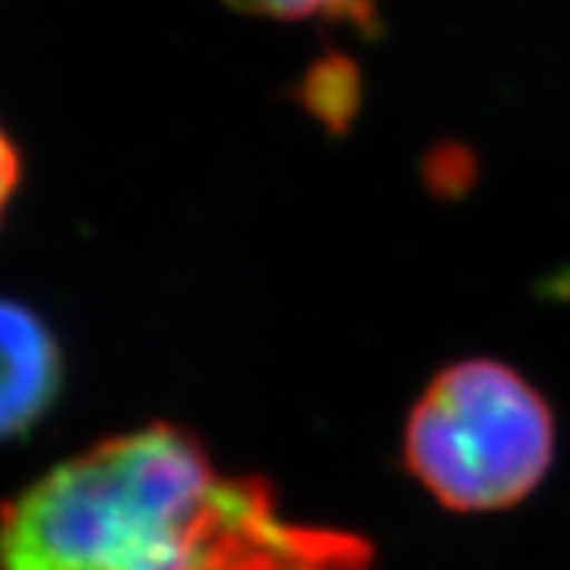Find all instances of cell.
<instances>
[{
    "label": "cell",
    "instance_id": "1",
    "mask_svg": "<svg viewBox=\"0 0 570 570\" xmlns=\"http://www.w3.org/2000/svg\"><path fill=\"white\" fill-rule=\"evenodd\" d=\"M343 532L298 527L175 425L51 466L0 504V570H367Z\"/></svg>",
    "mask_w": 570,
    "mask_h": 570
},
{
    "label": "cell",
    "instance_id": "2",
    "mask_svg": "<svg viewBox=\"0 0 570 570\" xmlns=\"http://www.w3.org/2000/svg\"><path fill=\"white\" fill-rule=\"evenodd\" d=\"M554 422L546 400L501 362L444 367L406 425V463L444 508L504 510L551 466Z\"/></svg>",
    "mask_w": 570,
    "mask_h": 570
},
{
    "label": "cell",
    "instance_id": "3",
    "mask_svg": "<svg viewBox=\"0 0 570 570\" xmlns=\"http://www.w3.org/2000/svg\"><path fill=\"white\" fill-rule=\"evenodd\" d=\"M63 362L36 311L0 298V441H13L51 412Z\"/></svg>",
    "mask_w": 570,
    "mask_h": 570
},
{
    "label": "cell",
    "instance_id": "4",
    "mask_svg": "<svg viewBox=\"0 0 570 570\" xmlns=\"http://www.w3.org/2000/svg\"><path fill=\"white\" fill-rule=\"evenodd\" d=\"M232 7L273 20H326L374 29L371 0H228Z\"/></svg>",
    "mask_w": 570,
    "mask_h": 570
},
{
    "label": "cell",
    "instance_id": "5",
    "mask_svg": "<svg viewBox=\"0 0 570 570\" xmlns=\"http://www.w3.org/2000/svg\"><path fill=\"white\" fill-rule=\"evenodd\" d=\"M17 181H20V156L13 149V142L7 140V134L0 130V216L17 190Z\"/></svg>",
    "mask_w": 570,
    "mask_h": 570
}]
</instances>
